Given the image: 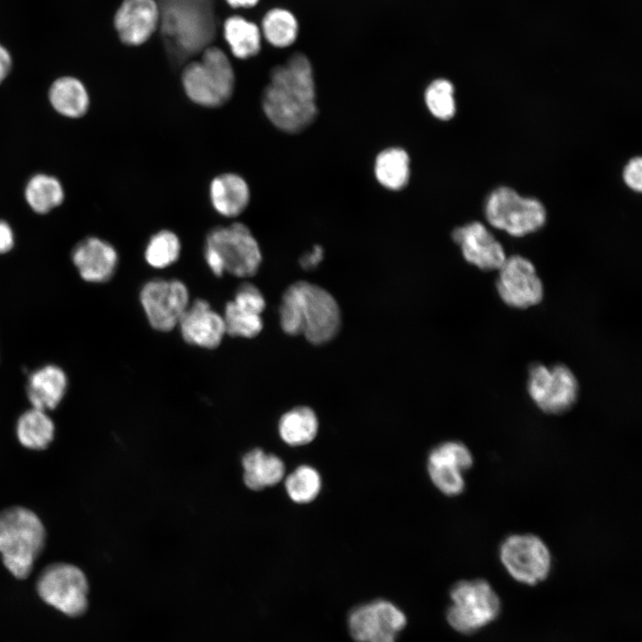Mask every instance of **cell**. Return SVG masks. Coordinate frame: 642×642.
I'll return each mask as SVG.
<instances>
[{
    "label": "cell",
    "instance_id": "obj_30",
    "mask_svg": "<svg viewBox=\"0 0 642 642\" xmlns=\"http://www.w3.org/2000/svg\"><path fill=\"white\" fill-rule=\"evenodd\" d=\"M222 317L226 334L233 337L253 338L263 329L261 313L233 300L226 302Z\"/></svg>",
    "mask_w": 642,
    "mask_h": 642
},
{
    "label": "cell",
    "instance_id": "obj_16",
    "mask_svg": "<svg viewBox=\"0 0 642 642\" xmlns=\"http://www.w3.org/2000/svg\"><path fill=\"white\" fill-rule=\"evenodd\" d=\"M451 237L459 245L464 259L481 270H498L506 259L502 244L479 221L456 227Z\"/></svg>",
    "mask_w": 642,
    "mask_h": 642
},
{
    "label": "cell",
    "instance_id": "obj_7",
    "mask_svg": "<svg viewBox=\"0 0 642 642\" xmlns=\"http://www.w3.org/2000/svg\"><path fill=\"white\" fill-rule=\"evenodd\" d=\"M451 604L447 621L456 631L469 635L489 625L500 613L501 602L489 581L476 578L455 583L449 591Z\"/></svg>",
    "mask_w": 642,
    "mask_h": 642
},
{
    "label": "cell",
    "instance_id": "obj_15",
    "mask_svg": "<svg viewBox=\"0 0 642 642\" xmlns=\"http://www.w3.org/2000/svg\"><path fill=\"white\" fill-rule=\"evenodd\" d=\"M496 288L505 304L519 309L538 305L544 295L543 284L533 263L521 255L506 257L498 268Z\"/></svg>",
    "mask_w": 642,
    "mask_h": 642
},
{
    "label": "cell",
    "instance_id": "obj_29",
    "mask_svg": "<svg viewBox=\"0 0 642 642\" xmlns=\"http://www.w3.org/2000/svg\"><path fill=\"white\" fill-rule=\"evenodd\" d=\"M409 172V157L401 148L385 149L375 159V177L387 189L403 188L407 184Z\"/></svg>",
    "mask_w": 642,
    "mask_h": 642
},
{
    "label": "cell",
    "instance_id": "obj_32",
    "mask_svg": "<svg viewBox=\"0 0 642 642\" xmlns=\"http://www.w3.org/2000/svg\"><path fill=\"white\" fill-rule=\"evenodd\" d=\"M180 251L181 243L178 236L170 230L163 229L148 241L144 259L154 268H165L177 261Z\"/></svg>",
    "mask_w": 642,
    "mask_h": 642
},
{
    "label": "cell",
    "instance_id": "obj_4",
    "mask_svg": "<svg viewBox=\"0 0 642 642\" xmlns=\"http://www.w3.org/2000/svg\"><path fill=\"white\" fill-rule=\"evenodd\" d=\"M45 541V527L33 511L12 506L0 513V555L15 578L29 575Z\"/></svg>",
    "mask_w": 642,
    "mask_h": 642
},
{
    "label": "cell",
    "instance_id": "obj_38",
    "mask_svg": "<svg viewBox=\"0 0 642 642\" xmlns=\"http://www.w3.org/2000/svg\"><path fill=\"white\" fill-rule=\"evenodd\" d=\"M233 8H251L256 6L260 0H225Z\"/></svg>",
    "mask_w": 642,
    "mask_h": 642
},
{
    "label": "cell",
    "instance_id": "obj_17",
    "mask_svg": "<svg viewBox=\"0 0 642 642\" xmlns=\"http://www.w3.org/2000/svg\"><path fill=\"white\" fill-rule=\"evenodd\" d=\"M160 11L155 0H123L113 23L120 41L131 46L145 43L160 26Z\"/></svg>",
    "mask_w": 642,
    "mask_h": 642
},
{
    "label": "cell",
    "instance_id": "obj_9",
    "mask_svg": "<svg viewBox=\"0 0 642 642\" xmlns=\"http://www.w3.org/2000/svg\"><path fill=\"white\" fill-rule=\"evenodd\" d=\"M503 567L515 581L534 586L544 581L552 569V555L547 543L533 533H512L498 547Z\"/></svg>",
    "mask_w": 642,
    "mask_h": 642
},
{
    "label": "cell",
    "instance_id": "obj_10",
    "mask_svg": "<svg viewBox=\"0 0 642 642\" xmlns=\"http://www.w3.org/2000/svg\"><path fill=\"white\" fill-rule=\"evenodd\" d=\"M43 601L70 617L83 615L88 607V581L78 566L67 563L47 565L37 580Z\"/></svg>",
    "mask_w": 642,
    "mask_h": 642
},
{
    "label": "cell",
    "instance_id": "obj_37",
    "mask_svg": "<svg viewBox=\"0 0 642 642\" xmlns=\"http://www.w3.org/2000/svg\"><path fill=\"white\" fill-rule=\"evenodd\" d=\"M323 257V250L319 246H316L310 253L304 255L300 259V265L306 268H311L317 265Z\"/></svg>",
    "mask_w": 642,
    "mask_h": 642
},
{
    "label": "cell",
    "instance_id": "obj_28",
    "mask_svg": "<svg viewBox=\"0 0 642 642\" xmlns=\"http://www.w3.org/2000/svg\"><path fill=\"white\" fill-rule=\"evenodd\" d=\"M24 196L33 211L45 214L62 203L64 190L58 178L39 173L28 181Z\"/></svg>",
    "mask_w": 642,
    "mask_h": 642
},
{
    "label": "cell",
    "instance_id": "obj_27",
    "mask_svg": "<svg viewBox=\"0 0 642 642\" xmlns=\"http://www.w3.org/2000/svg\"><path fill=\"white\" fill-rule=\"evenodd\" d=\"M55 426L46 411L31 407L23 412L16 423L20 443L29 449H46L54 437Z\"/></svg>",
    "mask_w": 642,
    "mask_h": 642
},
{
    "label": "cell",
    "instance_id": "obj_14",
    "mask_svg": "<svg viewBox=\"0 0 642 642\" xmlns=\"http://www.w3.org/2000/svg\"><path fill=\"white\" fill-rule=\"evenodd\" d=\"M473 464V455L464 442L447 440L430 451L427 472L440 492L447 497H457L465 491V474Z\"/></svg>",
    "mask_w": 642,
    "mask_h": 642
},
{
    "label": "cell",
    "instance_id": "obj_18",
    "mask_svg": "<svg viewBox=\"0 0 642 642\" xmlns=\"http://www.w3.org/2000/svg\"><path fill=\"white\" fill-rule=\"evenodd\" d=\"M177 326L185 342L208 350L219 346L226 334L222 315L202 299L188 305Z\"/></svg>",
    "mask_w": 642,
    "mask_h": 642
},
{
    "label": "cell",
    "instance_id": "obj_31",
    "mask_svg": "<svg viewBox=\"0 0 642 642\" xmlns=\"http://www.w3.org/2000/svg\"><path fill=\"white\" fill-rule=\"evenodd\" d=\"M284 487L292 501L296 504H308L319 495L322 478L313 466L301 465L285 477Z\"/></svg>",
    "mask_w": 642,
    "mask_h": 642
},
{
    "label": "cell",
    "instance_id": "obj_26",
    "mask_svg": "<svg viewBox=\"0 0 642 642\" xmlns=\"http://www.w3.org/2000/svg\"><path fill=\"white\" fill-rule=\"evenodd\" d=\"M318 432V419L309 407L300 406L285 412L279 419L278 432L282 440L291 447L307 445Z\"/></svg>",
    "mask_w": 642,
    "mask_h": 642
},
{
    "label": "cell",
    "instance_id": "obj_3",
    "mask_svg": "<svg viewBox=\"0 0 642 642\" xmlns=\"http://www.w3.org/2000/svg\"><path fill=\"white\" fill-rule=\"evenodd\" d=\"M160 25L178 58L202 52L214 36L211 0H161Z\"/></svg>",
    "mask_w": 642,
    "mask_h": 642
},
{
    "label": "cell",
    "instance_id": "obj_25",
    "mask_svg": "<svg viewBox=\"0 0 642 642\" xmlns=\"http://www.w3.org/2000/svg\"><path fill=\"white\" fill-rule=\"evenodd\" d=\"M223 35L231 53L238 59L253 57L261 49L263 37L259 26L243 16L226 18L223 24Z\"/></svg>",
    "mask_w": 642,
    "mask_h": 642
},
{
    "label": "cell",
    "instance_id": "obj_2",
    "mask_svg": "<svg viewBox=\"0 0 642 642\" xmlns=\"http://www.w3.org/2000/svg\"><path fill=\"white\" fill-rule=\"evenodd\" d=\"M279 319L285 333H302L309 342L319 345L335 336L341 325V313L335 299L327 291L299 281L284 292Z\"/></svg>",
    "mask_w": 642,
    "mask_h": 642
},
{
    "label": "cell",
    "instance_id": "obj_13",
    "mask_svg": "<svg viewBox=\"0 0 642 642\" xmlns=\"http://www.w3.org/2000/svg\"><path fill=\"white\" fill-rule=\"evenodd\" d=\"M406 623L404 613L385 599L355 606L348 616L350 634L357 642H396Z\"/></svg>",
    "mask_w": 642,
    "mask_h": 642
},
{
    "label": "cell",
    "instance_id": "obj_1",
    "mask_svg": "<svg viewBox=\"0 0 642 642\" xmlns=\"http://www.w3.org/2000/svg\"><path fill=\"white\" fill-rule=\"evenodd\" d=\"M262 108L278 129L293 134L309 127L317 114L313 66L300 52L274 67L262 95Z\"/></svg>",
    "mask_w": 642,
    "mask_h": 642
},
{
    "label": "cell",
    "instance_id": "obj_6",
    "mask_svg": "<svg viewBox=\"0 0 642 642\" xmlns=\"http://www.w3.org/2000/svg\"><path fill=\"white\" fill-rule=\"evenodd\" d=\"M182 86L187 97L198 105L219 107L232 96L235 76L226 54L209 45L199 61L187 63L182 72Z\"/></svg>",
    "mask_w": 642,
    "mask_h": 642
},
{
    "label": "cell",
    "instance_id": "obj_12",
    "mask_svg": "<svg viewBox=\"0 0 642 642\" xmlns=\"http://www.w3.org/2000/svg\"><path fill=\"white\" fill-rule=\"evenodd\" d=\"M139 300L150 325L164 333L177 326L190 304V296L181 280L154 278L142 286Z\"/></svg>",
    "mask_w": 642,
    "mask_h": 642
},
{
    "label": "cell",
    "instance_id": "obj_19",
    "mask_svg": "<svg viewBox=\"0 0 642 642\" xmlns=\"http://www.w3.org/2000/svg\"><path fill=\"white\" fill-rule=\"evenodd\" d=\"M71 260L84 281L102 284L113 276L119 255L107 241L90 236L75 245L71 251Z\"/></svg>",
    "mask_w": 642,
    "mask_h": 642
},
{
    "label": "cell",
    "instance_id": "obj_23",
    "mask_svg": "<svg viewBox=\"0 0 642 642\" xmlns=\"http://www.w3.org/2000/svg\"><path fill=\"white\" fill-rule=\"evenodd\" d=\"M48 95L53 108L67 118H80L89 108V95L85 85L71 76L54 80Z\"/></svg>",
    "mask_w": 642,
    "mask_h": 642
},
{
    "label": "cell",
    "instance_id": "obj_11",
    "mask_svg": "<svg viewBox=\"0 0 642 642\" xmlns=\"http://www.w3.org/2000/svg\"><path fill=\"white\" fill-rule=\"evenodd\" d=\"M527 391L536 407L547 415H563L577 402L579 383L564 364L532 365L528 373Z\"/></svg>",
    "mask_w": 642,
    "mask_h": 642
},
{
    "label": "cell",
    "instance_id": "obj_21",
    "mask_svg": "<svg viewBox=\"0 0 642 642\" xmlns=\"http://www.w3.org/2000/svg\"><path fill=\"white\" fill-rule=\"evenodd\" d=\"M250 194L247 182L235 173L220 174L210 185V199L213 208L226 218L240 215L249 204Z\"/></svg>",
    "mask_w": 642,
    "mask_h": 642
},
{
    "label": "cell",
    "instance_id": "obj_20",
    "mask_svg": "<svg viewBox=\"0 0 642 642\" xmlns=\"http://www.w3.org/2000/svg\"><path fill=\"white\" fill-rule=\"evenodd\" d=\"M68 387V377L62 368L48 364L33 371L26 386L32 407L44 411L54 409L62 400Z\"/></svg>",
    "mask_w": 642,
    "mask_h": 642
},
{
    "label": "cell",
    "instance_id": "obj_35",
    "mask_svg": "<svg viewBox=\"0 0 642 642\" xmlns=\"http://www.w3.org/2000/svg\"><path fill=\"white\" fill-rule=\"evenodd\" d=\"M14 233L8 222L0 220V254L10 251L14 246Z\"/></svg>",
    "mask_w": 642,
    "mask_h": 642
},
{
    "label": "cell",
    "instance_id": "obj_34",
    "mask_svg": "<svg viewBox=\"0 0 642 642\" xmlns=\"http://www.w3.org/2000/svg\"><path fill=\"white\" fill-rule=\"evenodd\" d=\"M623 180L631 190L640 193L642 190V160L634 157L629 160L623 169Z\"/></svg>",
    "mask_w": 642,
    "mask_h": 642
},
{
    "label": "cell",
    "instance_id": "obj_8",
    "mask_svg": "<svg viewBox=\"0 0 642 642\" xmlns=\"http://www.w3.org/2000/svg\"><path fill=\"white\" fill-rule=\"evenodd\" d=\"M484 216L491 226L522 237L544 226L547 211L539 200L522 196L511 187L500 186L488 196Z\"/></svg>",
    "mask_w": 642,
    "mask_h": 642
},
{
    "label": "cell",
    "instance_id": "obj_22",
    "mask_svg": "<svg viewBox=\"0 0 642 642\" xmlns=\"http://www.w3.org/2000/svg\"><path fill=\"white\" fill-rule=\"evenodd\" d=\"M243 482L251 490H261L279 483L285 475L284 461L261 449L247 452L242 460Z\"/></svg>",
    "mask_w": 642,
    "mask_h": 642
},
{
    "label": "cell",
    "instance_id": "obj_24",
    "mask_svg": "<svg viewBox=\"0 0 642 642\" xmlns=\"http://www.w3.org/2000/svg\"><path fill=\"white\" fill-rule=\"evenodd\" d=\"M260 31L263 39L276 48L293 45L300 34V23L290 9L276 6L268 10L262 17Z\"/></svg>",
    "mask_w": 642,
    "mask_h": 642
},
{
    "label": "cell",
    "instance_id": "obj_33",
    "mask_svg": "<svg viewBox=\"0 0 642 642\" xmlns=\"http://www.w3.org/2000/svg\"><path fill=\"white\" fill-rule=\"evenodd\" d=\"M454 86L446 78L432 81L425 89L424 102L429 111L440 120H449L456 113Z\"/></svg>",
    "mask_w": 642,
    "mask_h": 642
},
{
    "label": "cell",
    "instance_id": "obj_36",
    "mask_svg": "<svg viewBox=\"0 0 642 642\" xmlns=\"http://www.w3.org/2000/svg\"><path fill=\"white\" fill-rule=\"evenodd\" d=\"M12 65L9 51L0 44V84L6 78Z\"/></svg>",
    "mask_w": 642,
    "mask_h": 642
},
{
    "label": "cell",
    "instance_id": "obj_5",
    "mask_svg": "<svg viewBox=\"0 0 642 642\" xmlns=\"http://www.w3.org/2000/svg\"><path fill=\"white\" fill-rule=\"evenodd\" d=\"M204 259L216 276L229 273L237 277L254 276L262 261L259 245L244 224L233 223L211 229L206 236Z\"/></svg>",
    "mask_w": 642,
    "mask_h": 642
}]
</instances>
